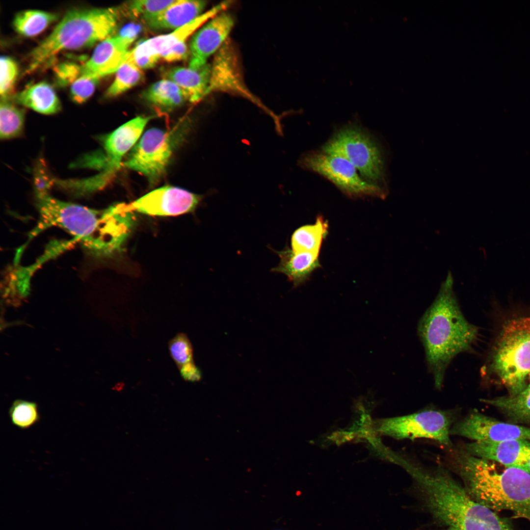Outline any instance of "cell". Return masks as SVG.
<instances>
[{"instance_id": "6da1fadb", "label": "cell", "mask_w": 530, "mask_h": 530, "mask_svg": "<svg viewBox=\"0 0 530 530\" xmlns=\"http://www.w3.org/2000/svg\"><path fill=\"white\" fill-rule=\"evenodd\" d=\"M35 195L40 216L30 238L47 228L58 227L73 236L89 254L104 258L121 251L135 225L134 212L126 204L97 210L57 199L47 189H36Z\"/></svg>"}, {"instance_id": "7a4b0ae2", "label": "cell", "mask_w": 530, "mask_h": 530, "mask_svg": "<svg viewBox=\"0 0 530 530\" xmlns=\"http://www.w3.org/2000/svg\"><path fill=\"white\" fill-rule=\"evenodd\" d=\"M450 272L431 305L421 318L418 332L436 389L442 387L446 371L458 354L471 351L478 328L464 316L453 290Z\"/></svg>"}, {"instance_id": "3957f363", "label": "cell", "mask_w": 530, "mask_h": 530, "mask_svg": "<svg viewBox=\"0 0 530 530\" xmlns=\"http://www.w3.org/2000/svg\"><path fill=\"white\" fill-rule=\"evenodd\" d=\"M452 463L477 502L493 511L509 510L530 521V474L476 457L464 449L453 452Z\"/></svg>"}, {"instance_id": "277c9868", "label": "cell", "mask_w": 530, "mask_h": 530, "mask_svg": "<svg viewBox=\"0 0 530 530\" xmlns=\"http://www.w3.org/2000/svg\"><path fill=\"white\" fill-rule=\"evenodd\" d=\"M398 465L413 479L439 522L458 530H485L492 510L475 501L445 469H427L405 456Z\"/></svg>"}, {"instance_id": "5b68a950", "label": "cell", "mask_w": 530, "mask_h": 530, "mask_svg": "<svg viewBox=\"0 0 530 530\" xmlns=\"http://www.w3.org/2000/svg\"><path fill=\"white\" fill-rule=\"evenodd\" d=\"M120 16L118 7L70 9L30 52L27 70L51 61L60 51L91 46L110 37Z\"/></svg>"}, {"instance_id": "8992f818", "label": "cell", "mask_w": 530, "mask_h": 530, "mask_svg": "<svg viewBox=\"0 0 530 530\" xmlns=\"http://www.w3.org/2000/svg\"><path fill=\"white\" fill-rule=\"evenodd\" d=\"M530 372V317H518L504 324L483 374L495 375L515 394L526 384Z\"/></svg>"}, {"instance_id": "52a82bcc", "label": "cell", "mask_w": 530, "mask_h": 530, "mask_svg": "<svg viewBox=\"0 0 530 530\" xmlns=\"http://www.w3.org/2000/svg\"><path fill=\"white\" fill-rule=\"evenodd\" d=\"M321 151L346 159L368 182L387 190L385 162L379 146L364 130L356 125L338 131Z\"/></svg>"}, {"instance_id": "ba28073f", "label": "cell", "mask_w": 530, "mask_h": 530, "mask_svg": "<svg viewBox=\"0 0 530 530\" xmlns=\"http://www.w3.org/2000/svg\"><path fill=\"white\" fill-rule=\"evenodd\" d=\"M300 165L320 175L343 192L352 197L371 196L384 199L388 191L364 179L346 159L322 151L308 153L299 161Z\"/></svg>"}, {"instance_id": "9c48e42d", "label": "cell", "mask_w": 530, "mask_h": 530, "mask_svg": "<svg viewBox=\"0 0 530 530\" xmlns=\"http://www.w3.org/2000/svg\"><path fill=\"white\" fill-rule=\"evenodd\" d=\"M453 422L450 412L427 410L381 420L376 428L380 434L397 439H429L451 449L450 436Z\"/></svg>"}, {"instance_id": "30bf717a", "label": "cell", "mask_w": 530, "mask_h": 530, "mask_svg": "<svg viewBox=\"0 0 530 530\" xmlns=\"http://www.w3.org/2000/svg\"><path fill=\"white\" fill-rule=\"evenodd\" d=\"M178 142V134L158 128L147 130L128 156L124 165L144 176L151 184L165 172Z\"/></svg>"}, {"instance_id": "8fae6325", "label": "cell", "mask_w": 530, "mask_h": 530, "mask_svg": "<svg viewBox=\"0 0 530 530\" xmlns=\"http://www.w3.org/2000/svg\"><path fill=\"white\" fill-rule=\"evenodd\" d=\"M231 4L224 1L212 7L186 25L163 35L142 41L130 50L128 58L142 69L154 67L161 59L162 53L186 39L204 24Z\"/></svg>"}, {"instance_id": "7c38bea8", "label": "cell", "mask_w": 530, "mask_h": 530, "mask_svg": "<svg viewBox=\"0 0 530 530\" xmlns=\"http://www.w3.org/2000/svg\"><path fill=\"white\" fill-rule=\"evenodd\" d=\"M450 434L474 441L499 442L512 440L530 441V428L503 422L476 411L453 424Z\"/></svg>"}, {"instance_id": "4fadbf2b", "label": "cell", "mask_w": 530, "mask_h": 530, "mask_svg": "<svg viewBox=\"0 0 530 530\" xmlns=\"http://www.w3.org/2000/svg\"><path fill=\"white\" fill-rule=\"evenodd\" d=\"M202 196L180 187L166 186L127 204L133 212L153 216H173L193 212Z\"/></svg>"}, {"instance_id": "5bb4252c", "label": "cell", "mask_w": 530, "mask_h": 530, "mask_svg": "<svg viewBox=\"0 0 530 530\" xmlns=\"http://www.w3.org/2000/svg\"><path fill=\"white\" fill-rule=\"evenodd\" d=\"M209 91L227 92L258 102L244 81L238 55L229 39L214 54L211 65Z\"/></svg>"}, {"instance_id": "9a60e30c", "label": "cell", "mask_w": 530, "mask_h": 530, "mask_svg": "<svg viewBox=\"0 0 530 530\" xmlns=\"http://www.w3.org/2000/svg\"><path fill=\"white\" fill-rule=\"evenodd\" d=\"M234 25L231 15L221 11L203 25L193 34L189 45L188 67L199 69L207 64L228 40Z\"/></svg>"}, {"instance_id": "2e32d148", "label": "cell", "mask_w": 530, "mask_h": 530, "mask_svg": "<svg viewBox=\"0 0 530 530\" xmlns=\"http://www.w3.org/2000/svg\"><path fill=\"white\" fill-rule=\"evenodd\" d=\"M136 37L134 33H123L100 42L90 58L81 65L80 76L100 79L116 72L127 59L129 48Z\"/></svg>"}, {"instance_id": "e0dca14e", "label": "cell", "mask_w": 530, "mask_h": 530, "mask_svg": "<svg viewBox=\"0 0 530 530\" xmlns=\"http://www.w3.org/2000/svg\"><path fill=\"white\" fill-rule=\"evenodd\" d=\"M468 453L506 467L522 468L530 456V441L512 440L499 442L474 441L465 445Z\"/></svg>"}, {"instance_id": "ac0fdd59", "label": "cell", "mask_w": 530, "mask_h": 530, "mask_svg": "<svg viewBox=\"0 0 530 530\" xmlns=\"http://www.w3.org/2000/svg\"><path fill=\"white\" fill-rule=\"evenodd\" d=\"M152 116H137L120 126L104 139L106 162L104 173L113 176L124 155L134 145Z\"/></svg>"}, {"instance_id": "d6986e66", "label": "cell", "mask_w": 530, "mask_h": 530, "mask_svg": "<svg viewBox=\"0 0 530 530\" xmlns=\"http://www.w3.org/2000/svg\"><path fill=\"white\" fill-rule=\"evenodd\" d=\"M206 5L204 1L174 0L164 9L141 21L151 29L174 30L202 15Z\"/></svg>"}, {"instance_id": "ffe728a7", "label": "cell", "mask_w": 530, "mask_h": 530, "mask_svg": "<svg viewBox=\"0 0 530 530\" xmlns=\"http://www.w3.org/2000/svg\"><path fill=\"white\" fill-rule=\"evenodd\" d=\"M276 253L280 261L277 266L271 269V271L285 275L294 288L305 283L312 273L321 266L318 253L297 252L288 246L281 251H276Z\"/></svg>"}, {"instance_id": "44dd1931", "label": "cell", "mask_w": 530, "mask_h": 530, "mask_svg": "<svg viewBox=\"0 0 530 530\" xmlns=\"http://www.w3.org/2000/svg\"><path fill=\"white\" fill-rule=\"evenodd\" d=\"M162 76L177 84L185 93L187 101L196 103L209 94L211 65L199 69L174 67L165 69Z\"/></svg>"}, {"instance_id": "7402d4cb", "label": "cell", "mask_w": 530, "mask_h": 530, "mask_svg": "<svg viewBox=\"0 0 530 530\" xmlns=\"http://www.w3.org/2000/svg\"><path fill=\"white\" fill-rule=\"evenodd\" d=\"M17 104L39 113L52 114L58 112L61 104L53 87L42 81L26 86L12 97Z\"/></svg>"}, {"instance_id": "603a6c76", "label": "cell", "mask_w": 530, "mask_h": 530, "mask_svg": "<svg viewBox=\"0 0 530 530\" xmlns=\"http://www.w3.org/2000/svg\"><path fill=\"white\" fill-rule=\"evenodd\" d=\"M142 97L156 109L170 111L187 101L185 92L172 81L163 79L149 86Z\"/></svg>"}, {"instance_id": "cb8c5ba5", "label": "cell", "mask_w": 530, "mask_h": 530, "mask_svg": "<svg viewBox=\"0 0 530 530\" xmlns=\"http://www.w3.org/2000/svg\"><path fill=\"white\" fill-rule=\"evenodd\" d=\"M481 400L498 408L513 422L530 423V383L515 394Z\"/></svg>"}, {"instance_id": "d4e9b609", "label": "cell", "mask_w": 530, "mask_h": 530, "mask_svg": "<svg viewBox=\"0 0 530 530\" xmlns=\"http://www.w3.org/2000/svg\"><path fill=\"white\" fill-rule=\"evenodd\" d=\"M328 232L327 221L322 216H318L313 224L304 225L293 232L291 238L292 249L297 252L319 254Z\"/></svg>"}, {"instance_id": "484cf974", "label": "cell", "mask_w": 530, "mask_h": 530, "mask_svg": "<svg viewBox=\"0 0 530 530\" xmlns=\"http://www.w3.org/2000/svg\"><path fill=\"white\" fill-rule=\"evenodd\" d=\"M56 13L40 10H26L17 12L13 26L19 34L32 36L41 32L57 19Z\"/></svg>"}, {"instance_id": "4316f807", "label": "cell", "mask_w": 530, "mask_h": 530, "mask_svg": "<svg viewBox=\"0 0 530 530\" xmlns=\"http://www.w3.org/2000/svg\"><path fill=\"white\" fill-rule=\"evenodd\" d=\"M25 119L23 109L16 106L8 98H1L0 104V137L8 139L22 132Z\"/></svg>"}, {"instance_id": "83f0119b", "label": "cell", "mask_w": 530, "mask_h": 530, "mask_svg": "<svg viewBox=\"0 0 530 530\" xmlns=\"http://www.w3.org/2000/svg\"><path fill=\"white\" fill-rule=\"evenodd\" d=\"M144 77L142 69L127 59L116 72L115 79L106 91L108 97L117 96L142 81Z\"/></svg>"}, {"instance_id": "f1b7e54d", "label": "cell", "mask_w": 530, "mask_h": 530, "mask_svg": "<svg viewBox=\"0 0 530 530\" xmlns=\"http://www.w3.org/2000/svg\"><path fill=\"white\" fill-rule=\"evenodd\" d=\"M12 424L22 429H26L38 423L40 415L36 402L17 399L8 411Z\"/></svg>"}, {"instance_id": "f546056e", "label": "cell", "mask_w": 530, "mask_h": 530, "mask_svg": "<svg viewBox=\"0 0 530 530\" xmlns=\"http://www.w3.org/2000/svg\"><path fill=\"white\" fill-rule=\"evenodd\" d=\"M172 0H137L127 1L118 7L121 15L130 19L141 20L158 13L174 2Z\"/></svg>"}, {"instance_id": "4dcf8cb0", "label": "cell", "mask_w": 530, "mask_h": 530, "mask_svg": "<svg viewBox=\"0 0 530 530\" xmlns=\"http://www.w3.org/2000/svg\"><path fill=\"white\" fill-rule=\"evenodd\" d=\"M170 355L179 369L182 366L194 362L191 343L184 333H179L169 342Z\"/></svg>"}, {"instance_id": "1f68e13d", "label": "cell", "mask_w": 530, "mask_h": 530, "mask_svg": "<svg viewBox=\"0 0 530 530\" xmlns=\"http://www.w3.org/2000/svg\"><path fill=\"white\" fill-rule=\"evenodd\" d=\"M0 65V94L1 98H8L16 81L18 67L15 61L6 55L1 56Z\"/></svg>"}, {"instance_id": "d6a6232c", "label": "cell", "mask_w": 530, "mask_h": 530, "mask_svg": "<svg viewBox=\"0 0 530 530\" xmlns=\"http://www.w3.org/2000/svg\"><path fill=\"white\" fill-rule=\"evenodd\" d=\"M99 80L85 76L79 77L71 86L70 94L73 101L79 104L85 102L93 94Z\"/></svg>"}, {"instance_id": "836d02e7", "label": "cell", "mask_w": 530, "mask_h": 530, "mask_svg": "<svg viewBox=\"0 0 530 530\" xmlns=\"http://www.w3.org/2000/svg\"><path fill=\"white\" fill-rule=\"evenodd\" d=\"M57 83L61 86L72 83L81 75V65L72 62H64L54 69Z\"/></svg>"}, {"instance_id": "e575fe53", "label": "cell", "mask_w": 530, "mask_h": 530, "mask_svg": "<svg viewBox=\"0 0 530 530\" xmlns=\"http://www.w3.org/2000/svg\"><path fill=\"white\" fill-rule=\"evenodd\" d=\"M186 42L180 43L162 54L161 59L171 62L186 59L189 54Z\"/></svg>"}, {"instance_id": "d590c367", "label": "cell", "mask_w": 530, "mask_h": 530, "mask_svg": "<svg viewBox=\"0 0 530 530\" xmlns=\"http://www.w3.org/2000/svg\"><path fill=\"white\" fill-rule=\"evenodd\" d=\"M181 376L186 381L195 382L201 378V372L194 362L187 364L179 369Z\"/></svg>"}, {"instance_id": "8d00e7d4", "label": "cell", "mask_w": 530, "mask_h": 530, "mask_svg": "<svg viewBox=\"0 0 530 530\" xmlns=\"http://www.w3.org/2000/svg\"><path fill=\"white\" fill-rule=\"evenodd\" d=\"M521 469L526 471L530 474V456Z\"/></svg>"}, {"instance_id": "74e56055", "label": "cell", "mask_w": 530, "mask_h": 530, "mask_svg": "<svg viewBox=\"0 0 530 530\" xmlns=\"http://www.w3.org/2000/svg\"><path fill=\"white\" fill-rule=\"evenodd\" d=\"M448 530H458L455 529H453V528H449Z\"/></svg>"}, {"instance_id": "f35d334b", "label": "cell", "mask_w": 530, "mask_h": 530, "mask_svg": "<svg viewBox=\"0 0 530 530\" xmlns=\"http://www.w3.org/2000/svg\"><path fill=\"white\" fill-rule=\"evenodd\" d=\"M528 379H529V380L530 381V373L529 374V375H528Z\"/></svg>"}]
</instances>
